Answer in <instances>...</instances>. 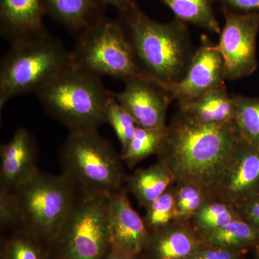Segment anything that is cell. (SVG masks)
Listing matches in <instances>:
<instances>
[{
	"label": "cell",
	"mask_w": 259,
	"mask_h": 259,
	"mask_svg": "<svg viewBox=\"0 0 259 259\" xmlns=\"http://www.w3.org/2000/svg\"><path fill=\"white\" fill-rule=\"evenodd\" d=\"M242 138L236 122L214 125L192 120L179 110L167 125L157 154L175 182L203 189L209 199Z\"/></svg>",
	"instance_id": "6da1fadb"
},
{
	"label": "cell",
	"mask_w": 259,
	"mask_h": 259,
	"mask_svg": "<svg viewBox=\"0 0 259 259\" xmlns=\"http://www.w3.org/2000/svg\"><path fill=\"white\" fill-rule=\"evenodd\" d=\"M120 15L145 74L170 91L185 76L195 51L187 23L177 18L159 23L138 5Z\"/></svg>",
	"instance_id": "7a4b0ae2"
},
{
	"label": "cell",
	"mask_w": 259,
	"mask_h": 259,
	"mask_svg": "<svg viewBox=\"0 0 259 259\" xmlns=\"http://www.w3.org/2000/svg\"><path fill=\"white\" fill-rule=\"evenodd\" d=\"M35 93L48 113L70 132L97 130L106 123L107 105L115 96L101 76L73 63Z\"/></svg>",
	"instance_id": "3957f363"
},
{
	"label": "cell",
	"mask_w": 259,
	"mask_h": 259,
	"mask_svg": "<svg viewBox=\"0 0 259 259\" xmlns=\"http://www.w3.org/2000/svg\"><path fill=\"white\" fill-rule=\"evenodd\" d=\"M11 44L0 66V110L13 97L36 93L73 63L71 52L46 30Z\"/></svg>",
	"instance_id": "277c9868"
},
{
	"label": "cell",
	"mask_w": 259,
	"mask_h": 259,
	"mask_svg": "<svg viewBox=\"0 0 259 259\" xmlns=\"http://www.w3.org/2000/svg\"><path fill=\"white\" fill-rule=\"evenodd\" d=\"M62 175L84 195L107 197L121 189L123 161L97 130L70 132L60 153Z\"/></svg>",
	"instance_id": "5b68a950"
},
{
	"label": "cell",
	"mask_w": 259,
	"mask_h": 259,
	"mask_svg": "<svg viewBox=\"0 0 259 259\" xmlns=\"http://www.w3.org/2000/svg\"><path fill=\"white\" fill-rule=\"evenodd\" d=\"M71 56L75 66L100 76L123 82L134 78H149L141 68L120 20L99 18L78 36Z\"/></svg>",
	"instance_id": "8992f818"
},
{
	"label": "cell",
	"mask_w": 259,
	"mask_h": 259,
	"mask_svg": "<svg viewBox=\"0 0 259 259\" xmlns=\"http://www.w3.org/2000/svg\"><path fill=\"white\" fill-rule=\"evenodd\" d=\"M76 189L64 175L39 171L14 191L21 216L20 228L53 243L69 217Z\"/></svg>",
	"instance_id": "52a82bcc"
},
{
	"label": "cell",
	"mask_w": 259,
	"mask_h": 259,
	"mask_svg": "<svg viewBox=\"0 0 259 259\" xmlns=\"http://www.w3.org/2000/svg\"><path fill=\"white\" fill-rule=\"evenodd\" d=\"M59 259H104L111 249L107 197L81 194L54 242Z\"/></svg>",
	"instance_id": "ba28073f"
},
{
	"label": "cell",
	"mask_w": 259,
	"mask_h": 259,
	"mask_svg": "<svg viewBox=\"0 0 259 259\" xmlns=\"http://www.w3.org/2000/svg\"><path fill=\"white\" fill-rule=\"evenodd\" d=\"M225 24L216 49L222 56L226 79L246 77L258 68L257 36L259 12L235 13L222 8Z\"/></svg>",
	"instance_id": "9c48e42d"
},
{
	"label": "cell",
	"mask_w": 259,
	"mask_h": 259,
	"mask_svg": "<svg viewBox=\"0 0 259 259\" xmlns=\"http://www.w3.org/2000/svg\"><path fill=\"white\" fill-rule=\"evenodd\" d=\"M215 46L207 35H202L185 76L170 90L172 100L178 105L193 101L225 84L224 63Z\"/></svg>",
	"instance_id": "30bf717a"
},
{
	"label": "cell",
	"mask_w": 259,
	"mask_h": 259,
	"mask_svg": "<svg viewBox=\"0 0 259 259\" xmlns=\"http://www.w3.org/2000/svg\"><path fill=\"white\" fill-rule=\"evenodd\" d=\"M123 90L115 93L117 101L134 117L138 126L148 129L166 127L171 93L159 83L146 77L125 81Z\"/></svg>",
	"instance_id": "8fae6325"
},
{
	"label": "cell",
	"mask_w": 259,
	"mask_h": 259,
	"mask_svg": "<svg viewBox=\"0 0 259 259\" xmlns=\"http://www.w3.org/2000/svg\"><path fill=\"white\" fill-rule=\"evenodd\" d=\"M259 192V149L242 140L210 199L226 202L235 207Z\"/></svg>",
	"instance_id": "7c38bea8"
},
{
	"label": "cell",
	"mask_w": 259,
	"mask_h": 259,
	"mask_svg": "<svg viewBox=\"0 0 259 259\" xmlns=\"http://www.w3.org/2000/svg\"><path fill=\"white\" fill-rule=\"evenodd\" d=\"M37 146L31 133L20 127L0 148V191L14 192L39 171Z\"/></svg>",
	"instance_id": "4fadbf2b"
},
{
	"label": "cell",
	"mask_w": 259,
	"mask_h": 259,
	"mask_svg": "<svg viewBox=\"0 0 259 259\" xmlns=\"http://www.w3.org/2000/svg\"><path fill=\"white\" fill-rule=\"evenodd\" d=\"M107 209L112 245L135 256L147 250L151 233L125 190L120 189L107 197Z\"/></svg>",
	"instance_id": "5bb4252c"
},
{
	"label": "cell",
	"mask_w": 259,
	"mask_h": 259,
	"mask_svg": "<svg viewBox=\"0 0 259 259\" xmlns=\"http://www.w3.org/2000/svg\"><path fill=\"white\" fill-rule=\"evenodd\" d=\"M41 0H0V32L10 42L45 31Z\"/></svg>",
	"instance_id": "9a60e30c"
},
{
	"label": "cell",
	"mask_w": 259,
	"mask_h": 259,
	"mask_svg": "<svg viewBox=\"0 0 259 259\" xmlns=\"http://www.w3.org/2000/svg\"><path fill=\"white\" fill-rule=\"evenodd\" d=\"M202 244L185 221H176L151 233L148 249L152 259H188Z\"/></svg>",
	"instance_id": "2e32d148"
},
{
	"label": "cell",
	"mask_w": 259,
	"mask_h": 259,
	"mask_svg": "<svg viewBox=\"0 0 259 259\" xmlns=\"http://www.w3.org/2000/svg\"><path fill=\"white\" fill-rule=\"evenodd\" d=\"M179 110L192 120L204 124L223 125L235 122L236 105L226 83L209 90L193 101L179 105Z\"/></svg>",
	"instance_id": "e0dca14e"
},
{
	"label": "cell",
	"mask_w": 259,
	"mask_h": 259,
	"mask_svg": "<svg viewBox=\"0 0 259 259\" xmlns=\"http://www.w3.org/2000/svg\"><path fill=\"white\" fill-rule=\"evenodd\" d=\"M45 14L79 36L91 26L101 14V3L97 0H41Z\"/></svg>",
	"instance_id": "ac0fdd59"
},
{
	"label": "cell",
	"mask_w": 259,
	"mask_h": 259,
	"mask_svg": "<svg viewBox=\"0 0 259 259\" xmlns=\"http://www.w3.org/2000/svg\"><path fill=\"white\" fill-rule=\"evenodd\" d=\"M175 182L166 163L158 160L154 164L135 171L127 180V188L140 205L146 207L153 203Z\"/></svg>",
	"instance_id": "d6986e66"
},
{
	"label": "cell",
	"mask_w": 259,
	"mask_h": 259,
	"mask_svg": "<svg viewBox=\"0 0 259 259\" xmlns=\"http://www.w3.org/2000/svg\"><path fill=\"white\" fill-rule=\"evenodd\" d=\"M201 241L207 247L240 251L258 244L259 231L241 217L219 229L202 233Z\"/></svg>",
	"instance_id": "ffe728a7"
},
{
	"label": "cell",
	"mask_w": 259,
	"mask_h": 259,
	"mask_svg": "<svg viewBox=\"0 0 259 259\" xmlns=\"http://www.w3.org/2000/svg\"><path fill=\"white\" fill-rule=\"evenodd\" d=\"M186 23L221 34V28L213 10L214 0H160Z\"/></svg>",
	"instance_id": "44dd1931"
},
{
	"label": "cell",
	"mask_w": 259,
	"mask_h": 259,
	"mask_svg": "<svg viewBox=\"0 0 259 259\" xmlns=\"http://www.w3.org/2000/svg\"><path fill=\"white\" fill-rule=\"evenodd\" d=\"M166 127L148 129L138 126L128 147L125 152L121 153L123 163L133 168L148 156L157 154L164 139Z\"/></svg>",
	"instance_id": "7402d4cb"
},
{
	"label": "cell",
	"mask_w": 259,
	"mask_h": 259,
	"mask_svg": "<svg viewBox=\"0 0 259 259\" xmlns=\"http://www.w3.org/2000/svg\"><path fill=\"white\" fill-rule=\"evenodd\" d=\"M233 96L236 105L235 122L242 139L259 149V97Z\"/></svg>",
	"instance_id": "603a6c76"
},
{
	"label": "cell",
	"mask_w": 259,
	"mask_h": 259,
	"mask_svg": "<svg viewBox=\"0 0 259 259\" xmlns=\"http://www.w3.org/2000/svg\"><path fill=\"white\" fill-rule=\"evenodd\" d=\"M236 207L217 199H209L192 217L202 233L214 231L241 218Z\"/></svg>",
	"instance_id": "cb8c5ba5"
},
{
	"label": "cell",
	"mask_w": 259,
	"mask_h": 259,
	"mask_svg": "<svg viewBox=\"0 0 259 259\" xmlns=\"http://www.w3.org/2000/svg\"><path fill=\"white\" fill-rule=\"evenodd\" d=\"M41 240L20 228L4 242L1 259H48Z\"/></svg>",
	"instance_id": "d4e9b609"
},
{
	"label": "cell",
	"mask_w": 259,
	"mask_h": 259,
	"mask_svg": "<svg viewBox=\"0 0 259 259\" xmlns=\"http://www.w3.org/2000/svg\"><path fill=\"white\" fill-rule=\"evenodd\" d=\"M176 188L171 187L146 207L144 222L150 233L157 231L176 221Z\"/></svg>",
	"instance_id": "484cf974"
},
{
	"label": "cell",
	"mask_w": 259,
	"mask_h": 259,
	"mask_svg": "<svg viewBox=\"0 0 259 259\" xmlns=\"http://www.w3.org/2000/svg\"><path fill=\"white\" fill-rule=\"evenodd\" d=\"M105 120L106 123L113 129L120 142L121 153L125 152L134 138L138 125L134 117L117 101L115 95L107 105Z\"/></svg>",
	"instance_id": "4316f807"
},
{
	"label": "cell",
	"mask_w": 259,
	"mask_h": 259,
	"mask_svg": "<svg viewBox=\"0 0 259 259\" xmlns=\"http://www.w3.org/2000/svg\"><path fill=\"white\" fill-rule=\"evenodd\" d=\"M176 221H186L194 214L207 200L209 194L203 189L192 184H180L176 188Z\"/></svg>",
	"instance_id": "83f0119b"
},
{
	"label": "cell",
	"mask_w": 259,
	"mask_h": 259,
	"mask_svg": "<svg viewBox=\"0 0 259 259\" xmlns=\"http://www.w3.org/2000/svg\"><path fill=\"white\" fill-rule=\"evenodd\" d=\"M0 226L2 230L21 227V216L13 192L0 191Z\"/></svg>",
	"instance_id": "f1b7e54d"
},
{
	"label": "cell",
	"mask_w": 259,
	"mask_h": 259,
	"mask_svg": "<svg viewBox=\"0 0 259 259\" xmlns=\"http://www.w3.org/2000/svg\"><path fill=\"white\" fill-rule=\"evenodd\" d=\"M242 218L259 231V192L236 207Z\"/></svg>",
	"instance_id": "f546056e"
},
{
	"label": "cell",
	"mask_w": 259,
	"mask_h": 259,
	"mask_svg": "<svg viewBox=\"0 0 259 259\" xmlns=\"http://www.w3.org/2000/svg\"><path fill=\"white\" fill-rule=\"evenodd\" d=\"M240 251L207 247L199 248L188 259H238Z\"/></svg>",
	"instance_id": "4dcf8cb0"
},
{
	"label": "cell",
	"mask_w": 259,
	"mask_h": 259,
	"mask_svg": "<svg viewBox=\"0 0 259 259\" xmlns=\"http://www.w3.org/2000/svg\"><path fill=\"white\" fill-rule=\"evenodd\" d=\"M222 5V8L235 12L246 13L259 12V0H214Z\"/></svg>",
	"instance_id": "1f68e13d"
},
{
	"label": "cell",
	"mask_w": 259,
	"mask_h": 259,
	"mask_svg": "<svg viewBox=\"0 0 259 259\" xmlns=\"http://www.w3.org/2000/svg\"><path fill=\"white\" fill-rule=\"evenodd\" d=\"M102 5H110L118 10L119 13H125L137 6L136 0H97Z\"/></svg>",
	"instance_id": "d6a6232c"
},
{
	"label": "cell",
	"mask_w": 259,
	"mask_h": 259,
	"mask_svg": "<svg viewBox=\"0 0 259 259\" xmlns=\"http://www.w3.org/2000/svg\"><path fill=\"white\" fill-rule=\"evenodd\" d=\"M136 256L131 254L119 247L112 245L111 249L104 259H135Z\"/></svg>",
	"instance_id": "836d02e7"
},
{
	"label": "cell",
	"mask_w": 259,
	"mask_h": 259,
	"mask_svg": "<svg viewBox=\"0 0 259 259\" xmlns=\"http://www.w3.org/2000/svg\"><path fill=\"white\" fill-rule=\"evenodd\" d=\"M257 259H259V252L258 253V255H257Z\"/></svg>",
	"instance_id": "e575fe53"
}]
</instances>
